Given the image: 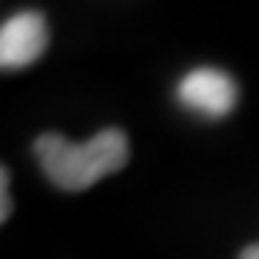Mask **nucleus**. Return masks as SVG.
<instances>
[{
  "label": "nucleus",
  "instance_id": "f257e3e1",
  "mask_svg": "<svg viewBox=\"0 0 259 259\" xmlns=\"http://www.w3.org/2000/svg\"><path fill=\"white\" fill-rule=\"evenodd\" d=\"M35 156L52 185L78 193L127 164L130 141L118 127L101 130L95 139L83 144H72L58 133H44L35 141Z\"/></svg>",
  "mask_w": 259,
  "mask_h": 259
},
{
  "label": "nucleus",
  "instance_id": "f03ea898",
  "mask_svg": "<svg viewBox=\"0 0 259 259\" xmlns=\"http://www.w3.org/2000/svg\"><path fill=\"white\" fill-rule=\"evenodd\" d=\"M179 104L187 107L190 112H199L204 118H225L231 115L239 98V87L228 72L222 69H193L179 81Z\"/></svg>",
  "mask_w": 259,
  "mask_h": 259
},
{
  "label": "nucleus",
  "instance_id": "7ed1b4c3",
  "mask_svg": "<svg viewBox=\"0 0 259 259\" xmlns=\"http://www.w3.org/2000/svg\"><path fill=\"white\" fill-rule=\"evenodd\" d=\"M49 32L44 15L35 9L12 15L0 29V64L3 69H26L47 52Z\"/></svg>",
  "mask_w": 259,
  "mask_h": 259
},
{
  "label": "nucleus",
  "instance_id": "20e7f679",
  "mask_svg": "<svg viewBox=\"0 0 259 259\" xmlns=\"http://www.w3.org/2000/svg\"><path fill=\"white\" fill-rule=\"evenodd\" d=\"M0 179H3V185H0V196H3V213H0V219L6 222L12 213V196H9V170L3 167V173H0Z\"/></svg>",
  "mask_w": 259,
  "mask_h": 259
},
{
  "label": "nucleus",
  "instance_id": "39448f33",
  "mask_svg": "<svg viewBox=\"0 0 259 259\" xmlns=\"http://www.w3.org/2000/svg\"><path fill=\"white\" fill-rule=\"evenodd\" d=\"M239 259H259V242L256 245H248V248L239 253Z\"/></svg>",
  "mask_w": 259,
  "mask_h": 259
}]
</instances>
